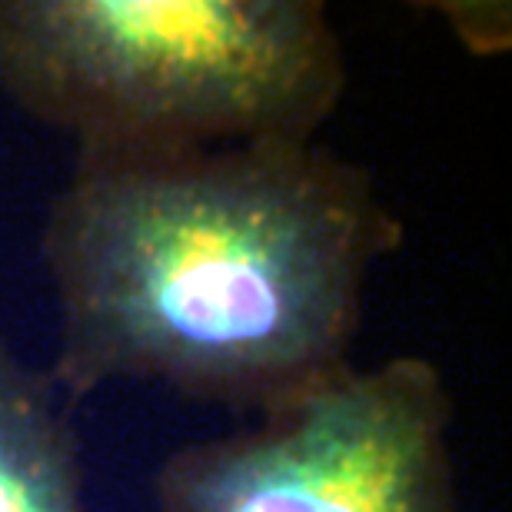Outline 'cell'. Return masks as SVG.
I'll return each mask as SVG.
<instances>
[{"mask_svg": "<svg viewBox=\"0 0 512 512\" xmlns=\"http://www.w3.org/2000/svg\"><path fill=\"white\" fill-rule=\"evenodd\" d=\"M343 94L320 0H0V97L77 153L320 140Z\"/></svg>", "mask_w": 512, "mask_h": 512, "instance_id": "obj_2", "label": "cell"}, {"mask_svg": "<svg viewBox=\"0 0 512 512\" xmlns=\"http://www.w3.org/2000/svg\"><path fill=\"white\" fill-rule=\"evenodd\" d=\"M453 393L426 356L333 373L153 473L157 512H459Z\"/></svg>", "mask_w": 512, "mask_h": 512, "instance_id": "obj_3", "label": "cell"}, {"mask_svg": "<svg viewBox=\"0 0 512 512\" xmlns=\"http://www.w3.org/2000/svg\"><path fill=\"white\" fill-rule=\"evenodd\" d=\"M0 512H87L74 406L0 333Z\"/></svg>", "mask_w": 512, "mask_h": 512, "instance_id": "obj_4", "label": "cell"}, {"mask_svg": "<svg viewBox=\"0 0 512 512\" xmlns=\"http://www.w3.org/2000/svg\"><path fill=\"white\" fill-rule=\"evenodd\" d=\"M403 220L320 140L74 153L40 227L44 366L70 406L117 380L266 413L353 363Z\"/></svg>", "mask_w": 512, "mask_h": 512, "instance_id": "obj_1", "label": "cell"}]
</instances>
